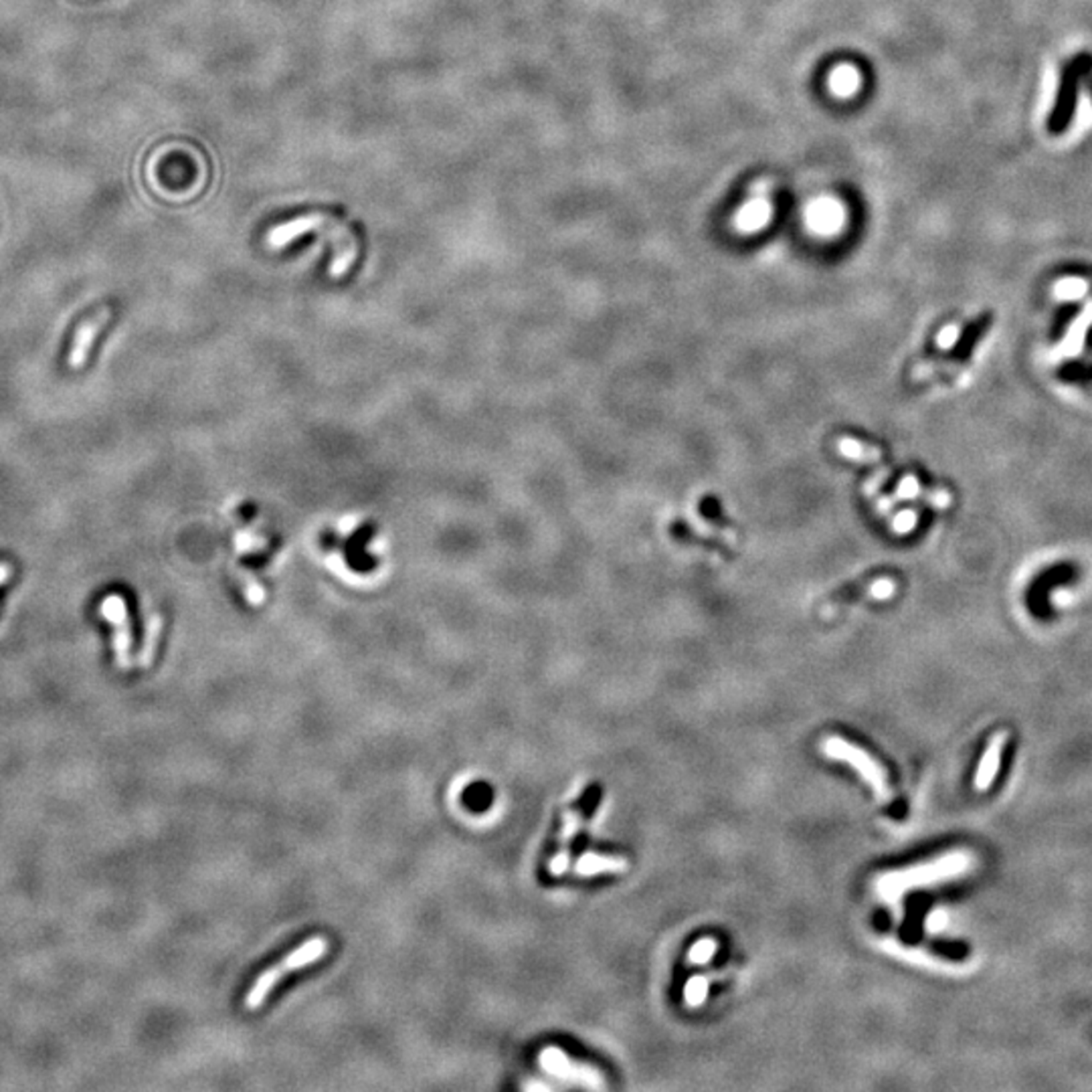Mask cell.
<instances>
[{
  "label": "cell",
  "mask_w": 1092,
  "mask_h": 1092,
  "mask_svg": "<svg viewBox=\"0 0 1092 1092\" xmlns=\"http://www.w3.org/2000/svg\"><path fill=\"white\" fill-rule=\"evenodd\" d=\"M969 868V856L963 852H951L925 864H916L908 870H894L878 876L876 891L886 900H896L913 888L929 886L935 882L959 876Z\"/></svg>",
  "instance_id": "obj_1"
},
{
  "label": "cell",
  "mask_w": 1092,
  "mask_h": 1092,
  "mask_svg": "<svg viewBox=\"0 0 1092 1092\" xmlns=\"http://www.w3.org/2000/svg\"><path fill=\"white\" fill-rule=\"evenodd\" d=\"M328 951H330V943H328L326 937H322V935H314L310 937V939H306L304 943H300L296 949L279 959L277 963H273L271 967L259 973V975L255 977V982L251 983L247 996H245V1001H243L245 1007H247V1010H257V1007H262L265 1004V999L269 997V993L276 990L279 983H282V979L285 975L310 967V965L320 961L322 957H326Z\"/></svg>",
  "instance_id": "obj_2"
},
{
  "label": "cell",
  "mask_w": 1092,
  "mask_h": 1092,
  "mask_svg": "<svg viewBox=\"0 0 1092 1092\" xmlns=\"http://www.w3.org/2000/svg\"><path fill=\"white\" fill-rule=\"evenodd\" d=\"M1092 69V53L1082 51L1074 55L1062 69L1058 91H1056V100L1052 111L1048 116L1046 128L1052 136H1062L1070 128L1074 120L1078 94H1081V83Z\"/></svg>",
  "instance_id": "obj_3"
},
{
  "label": "cell",
  "mask_w": 1092,
  "mask_h": 1092,
  "mask_svg": "<svg viewBox=\"0 0 1092 1092\" xmlns=\"http://www.w3.org/2000/svg\"><path fill=\"white\" fill-rule=\"evenodd\" d=\"M822 751L825 757L844 761L856 769V771L864 777V781L874 789V793H876L882 801L892 800V789H891V783H888L886 769L882 767L880 762L872 757V755H868L864 748L848 743L846 739L830 737L822 743Z\"/></svg>",
  "instance_id": "obj_4"
},
{
  "label": "cell",
  "mask_w": 1092,
  "mask_h": 1092,
  "mask_svg": "<svg viewBox=\"0 0 1092 1092\" xmlns=\"http://www.w3.org/2000/svg\"><path fill=\"white\" fill-rule=\"evenodd\" d=\"M538 1066L546 1074H552L561 1081H569L573 1084H585L589 1088H605V1078L591 1064L577 1062L558 1046H546L538 1052Z\"/></svg>",
  "instance_id": "obj_5"
},
{
  "label": "cell",
  "mask_w": 1092,
  "mask_h": 1092,
  "mask_svg": "<svg viewBox=\"0 0 1092 1092\" xmlns=\"http://www.w3.org/2000/svg\"><path fill=\"white\" fill-rule=\"evenodd\" d=\"M1076 579L1078 569L1074 565L1058 563L1054 566H1048L1046 571H1042L1040 575L1032 580L1030 589H1028V605H1030V611L1040 619L1050 618V613H1052L1050 593H1052L1056 587L1073 585Z\"/></svg>",
  "instance_id": "obj_6"
},
{
  "label": "cell",
  "mask_w": 1092,
  "mask_h": 1092,
  "mask_svg": "<svg viewBox=\"0 0 1092 1092\" xmlns=\"http://www.w3.org/2000/svg\"><path fill=\"white\" fill-rule=\"evenodd\" d=\"M100 613L102 618L110 623L111 629H114V641H111V646H114L118 666L122 670H128L132 666V626L128 605H125L122 595H108V597L102 601Z\"/></svg>",
  "instance_id": "obj_7"
},
{
  "label": "cell",
  "mask_w": 1092,
  "mask_h": 1092,
  "mask_svg": "<svg viewBox=\"0 0 1092 1092\" xmlns=\"http://www.w3.org/2000/svg\"><path fill=\"white\" fill-rule=\"evenodd\" d=\"M111 316H114V310H111L110 306H103L102 310H97L94 314V316H89L86 322H81V324L77 326L73 342H72V350H69V356H67L69 368L81 370L83 367H86L91 350H94L97 336H100L103 332V328L110 324Z\"/></svg>",
  "instance_id": "obj_8"
},
{
  "label": "cell",
  "mask_w": 1092,
  "mask_h": 1092,
  "mask_svg": "<svg viewBox=\"0 0 1092 1092\" xmlns=\"http://www.w3.org/2000/svg\"><path fill=\"white\" fill-rule=\"evenodd\" d=\"M580 830V814L579 811H569L563 817V828L561 834H558V850L555 856L549 860V872L552 876H563V874L569 870L571 866V850L569 844L571 839L577 836V831Z\"/></svg>",
  "instance_id": "obj_9"
},
{
  "label": "cell",
  "mask_w": 1092,
  "mask_h": 1092,
  "mask_svg": "<svg viewBox=\"0 0 1092 1092\" xmlns=\"http://www.w3.org/2000/svg\"><path fill=\"white\" fill-rule=\"evenodd\" d=\"M1007 734L1005 732H997L996 737L991 739V743L987 745L982 762H979L977 775H975V789L977 791H987L991 787L993 779H996V775L999 771V762H1001V753H1004Z\"/></svg>",
  "instance_id": "obj_10"
},
{
  "label": "cell",
  "mask_w": 1092,
  "mask_h": 1092,
  "mask_svg": "<svg viewBox=\"0 0 1092 1092\" xmlns=\"http://www.w3.org/2000/svg\"><path fill=\"white\" fill-rule=\"evenodd\" d=\"M991 322H993V314L991 312H985L975 322H971V324L967 326V330H965L961 336H959V340H957V345L953 348V354H951V359L957 360V362H967L971 356H973V353H975V346L979 345V342H982V338L987 334V330H990V328H991Z\"/></svg>",
  "instance_id": "obj_11"
},
{
  "label": "cell",
  "mask_w": 1092,
  "mask_h": 1092,
  "mask_svg": "<svg viewBox=\"0 0 1092 1092\" xmlns=\"http://www.w3.org/2000/svg\"><path fill=\"white\" fill-rule=\"evenodd\" d=\"M627 866V860L623 856H605V853L587 852L577 860L575 872L579 876H597V874L626 872Z\"/></svg>",
  "instance_id": "obj_12"
},
{
  "label": "cell",
  "mask_w": 1092,
  "mask_h": 1092,
  "mask_svg": "<svg viewBox=\"0 0 1092 1092\" xmlns=\"http://www.w3.org/2000/svg\"><path fill=\"white\" fill-rule=\"evenodd\" d=\"M844 211L838 205V201L819 199L808 209L809 225L817 231H834L842 225Z\"/></svg>",
  "instance_id": "obj_13"
},
{
  "label": "cell",
  "mask_w": 1092,
  "mask_h": 1092,
  "mask_svg": "<svg viewBox=\"0 0 1092 1092\" xmlns=\"http://www.w3.org/2000/svg\"><path fill=\"white\" fill-rule=\"evenodd\" d=\"M769 213H771V205H769L767 199H753L748 201L747 205L740 209L737 215V223L740 229L745 231H755L765 225L769 221Z\"/></svg>",
  "instance_id": "obj_14"
},
{
  "label": "cell",
  "mask_w": 1092,
  "mask_h": 1092,
  "mask_svg": "<svg viewBox=\"0 0 1092 1092\" xmlns=\"http://www.w3.org/2000/svg\"><path fill=\"white\" fill-rule=\"evenodd\" d=\"M860 83H862V77H860V72L853 65L836 67L830 75V89L842 97H850L856 94L860 89Z\"/></svg>",
  "instance_id": "obj_15"
},
{
  "label": "cell",
  "mask_w": 1092,
  "mask_h": 1092,
  "mask_svg": "<svg viewBox=\"0 0 1092 1092\" xmlns=\"http://www.w3.org/2000/svg\"><path fill=\"white\" fill-rule=\"evenodd\" d=\"M163 627H164L163 615L152 613L148 623H146L144 648H142V652H140V657H138V664L142 668H148L150 664H152V657H154V654H156L158 640H160V633H163Z\"/></svg>",
  "instance_id": "obj_16"
},
{
  "label": "cell",
  "mask_w": 1092,
  "mask_h": 1092,
  "mask_svg": "<svg viewBox=\"0 0 1092 1092\" xmlns=\"http://www.w3.org/2000/svg\"><path fill=\"white\" fill-rule=\"evenodd\" d=\"M709 997V979L704 975H694L688 979L684 987V1001L690 1007H700Z\"/></svg>",
  "instance_id": "obj_17"
},
{
  "label": "cell",
  "mask_w": 1092,
  "mask_h": 1092,
  "mask_svg": "<svg viewBox=\"0 0 1092 1092\" xmlns=\"http://www.w3.org/2000/svg\"><path fill=\"white\" fill-rule=\"evenodd\" d=\"M717 951H718V943L710 939V937H704V939H700L692 944V949L688 951V963L690 965L709 963L710 959L717 955Z\"/></svg>",
  "instance_id": "obj_18"
},
{
  "label": "cell",
  "mask_w": 1092,
  "mask_h": 1092,
  "mask_svg": "<svg viewBox=\"0 0 1092 1092\" xmlns=\"http://www.w3.org/2000/svg\"><path fill=\"white\" fill-rule=\"evenodd\" d=\"M1078 312H1081V306L1078 304H1068L1064 306L1062 310L1058 312V316H1056L1054 324H1052V332H1050V338L1054 342H1058L1064 334H1066L1068 326L1073 324L1074 318L1078 316Z\"/></svg>",
  "instance_id": "obj_19"
},
{
  "label": "cell",
  "mask_w": 1092,
  "mask_h": 1092,
  "mask_svg": "<svg viewBox=\"0 0 1092 1092\" xmlns=\"http://www.w3.org/2000/svg\"><path fill=\"white\" fill-rule=\"evenodd\" d=\"M1060 379L1066 383H1081L1084 379H1088V368L1084 367L1082 362H1066L1062 364V368L1058 370Z\"/></svg>",
  "instance_id": "obj_20"
},
{
  "label": "cell",
  "mask_w": 1092,
  "mask_h": 1092,
  "mask_svg": "<svg viewBox=\"0 0 1092 1092\" xmlns=\"http://www.w3.org/2000/svg\"><path fill=\"white\" fill-rule=\"evenodd\" d=\"M944 925H947V914H944L943 910H933V913L929 914L927 929L930 933H937V930H941Z\"/></svg>",
  "instance_id": "obj_21"
},
{
  "label": "cell",
  "mask_w": 1092,
  "mask_h": 1092,
  "mask_svg": "<svg viewBox=\"0 0 1092 1092\" xmlns=\"http://www.w3.org/2000/svg\"><path fill=\"white\" fill-rule=\"evenodd\" d=\"M11 575H12V565L9 561H0V587L11 579Z\"/></svg>",
  "instance_id": "obj_22"
},
{
  "label": "cell",
  "mask_w": 1092,
  "mask_h": 1092,
  "mask_svg": "<svg viewBox=\"0 0 1092 1092\" xmlns=\"http://www.w3.org/2000/svg\"><path fill=\"white\" fill-rule=\"evenodd\" d=\"M1084 83H1087V91H1088V97H1090V102H1092V69L1087 73V77H1084Z\"/></svg>",
  "instance_id": "obj_23"
},
{
  "label": "cell",
  "mask_w": 1092,
  "mask_h": 1092,
  "mask_svg": "<svg viewBox=\"0 0 1092 1092\" xmlns=\"http://www.w3.org/2000/svg\"><path fill=\"white\" fill-rule=\"evenodd\" d=\"M1088 375H1090V376H1092V368H1088Z\"/></svg>",
  "instance_id": "obj_24"
}]
</instances>
